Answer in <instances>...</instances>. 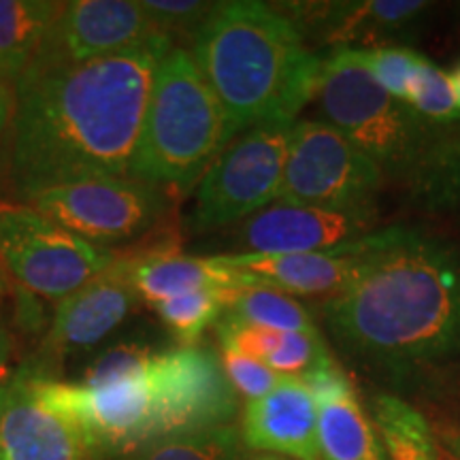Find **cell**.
I'll return each mask as SVG.
<instances>
[{
	"label": "cell",
	"instance_id": "1",
	"mask_svg": "<svg viewBox=\"0 0 460 460\" xmlns=\"http://www.w3.org/2000/svg\"><path fill=\"white\" fill-rule=\"evenodd\" d=\"M164 34L73 65L31 62L15 84L7 181L17 199L99 177H132Z\"/></svg>",
	"mask_w": 460,
	"mask_h": 460
},
{
	"label": "cell",
	"instance_id": "2",
	"mask_svg": "<svg viewBox=\"0 0 460 460\" xmlns=\"http://www.w3.org/2000/svg\"><path fill=\"white\" fill-rule=\"evenodd\" d=\"M324 314L332 335L365 358L413 365L460 354V254L407 230Z\"/></svg>",
	"mask_w": 460,
	"mask_h": 460
},
{
	"label": "cell",
	"instance_id": "3",
	"mask_svg": "<svg viewBox=\"0 0 460 460\" xmlns=\"http://www.w3.org/2000/svg\"><path fill=\"white\" fill-rule=\"evenodd\" d=\"M190 54L220 99L234 137L262 124H295L318 90L322 60L275 4L217 3Z\"/></svg>",
	"mask_w": 460,
	"mask_h": 460
},
{
	"label": "cell",
	"instance_id": "4",
	"mask_svg": "<svg viewBox=\"0 0 460 460\" xmlns=\"http://www.w3.org/2000/svg\"><path fill=\"white\" fill-rule=\"evenodd\" d=\"M233 139L220 99L192 54L175 45L154 77L132 177L183 194Z\"/></svg>",
	"mask_w": 460,
	"mask_h": 460
},
{
	"label": "cell",
	"instance_id": "5",
	"mask_svg": "<svg viewBox=\"0 0 460 460\" xmlns=\"http://www.w3.org/2000/svg\"><path fill=\"white\" fill-rule=\"evenodd\" d=\"M169 190L137 177H99L49 186L28 194L26 203L90 243L122 254H149L175 247L169 228Z\"/></svg>",
	"mask_w": 460,
	"mask_h": 460
},
{
	"label": "cell",
	"instance_id": "6",
	"mask_svg": "<svg viewBox=\"0 0 460 460\" xmlns=\"http://www.w3.org/2000/svg\"><path fill=\"white\" fill-rule=\"evenodd\" d=\"M315 96L324 122L382 171L411 175L433 141L429 124L373 79L358 49H335L322 60Z\"/></svg>",
	"mask_w": 460,
	"mask_h": 460
},
{
	"label": "cell",
	"instance_id": "7",
	"mask_svg": "<svg viewBox=\"0 0 460 460\" xmlns=\"http://www.w3.org/2000/svg\"><path fill=\"white\" fill-rule=\"evenodd\" d=\"M118 256L77 237L31 205L0 200V267L34 296L60 303Z\"/></svg>",
	"mask_w": 460,
	"mask_h": 460
},
{
	"label": "cell",
	"instance_id": "8",
	"mask_svg": "<svg viewBox=\"0 0 460 460\" xmlns=\"http://www.w3.org/2000/svg\"><path fill=\"white\" fill-rule=\"evenodd\" d=\"M292 124H262L239 132L205 171L188 228L211 233L273 205L279 197Z\"/></svg>",
	"mask_w": 460,
	"mask_h": 460
},
{
	"label": "cell",
	"instance_id": "9",
	"mask_svg": "<svg viewBox=\"0 0 460 460\" xmlns=\"http://www.w3.org/2000/svg\"><path fill=\"white\" fill-rule=\"evenodd\" d=\"M384 171L324 119L292 124L275 203L354 209L369 207Z\"/></svg>",
	"mask_w": 460,
	"mask_h": 460
},
{
	"label": "cell",
	"instance_id": "10",
	"mask_svg": "<svg viewBox=\"0 0 460 460\" xmlns=\"http://www.w3.org/2000/svg\"><path fill=\"white\" fill-rule=\"evenodd\" d=\"M51 410L77 424L94 460L124 458L152 441L154 399L149 369L99 386L62 382L20 369Z\"/></svg>",
	"mask_w": 460,
	"mask_h": 460
},
{
	"label": "cell",
	"instance_id": "11",
	"mask_svg": "<svg viewBox=\"0 0 460 460\" xmlns=\"http://www.w3.org/2000/svg\"><path fill=\"white\" fill-rule=\"evenodd\" d=\"M154 399L152 441L169 435L228 427L239 411L222 360L207 345H180L149 360Z\"/></svg>",
	"mask_w": 460,
	"mask_h": 460
},
{
	"label": "cell",
	"instance_id": "12",
	"mask_svg": "<svg viewBox=\"0 0 460 460\" xmlns=\"http://www.w3.org/2000/svg\"><path fill=\"white\" fill-rule=\"evenodd\" d=\"M135 286V256L119 254L105 271L92 278L58 303L37 354L22 369L41 377H56L68 356L88 352L122 326L139 305Z\"/></svg>",
	"mask_w": 460,
	"mask_h": 460
},
{
	"label": "cell",
	"instance_id": "13",
	"mask_svg": "<svg viewBox=\"0 0 460 460\" xmlns=\"http://www.w3.org/2000/svg\"><path fill=\"white\" fill-rule=\"evenodd\" d=\"M405 233L407 228L373 230L349 243L301 254H220L217 258L286 295H329L332 298L365 275L376 252L393 245Z\"/></svg>",
	"mask_w": 460,
	"mask_h": 460
},
{
	"label": "cell",
	"instance_id": "14",
	"mask_svg": "<svg viewBox=\"0 0 460 460\" xmlns=\"http://www.w3.org/2000/svg\"><path fill=\"white\" fill-rule=\"evenodd\" d=\"M158 34L135 0H73L65 3L32 62H88L132 49Z\"/></svg>",
	"mask_w": 460,
	"mask_h": 460
},
{
	"label": "cell",
	"instance_id": "15",
	"mask_svg": "<svg viewBox=\"0 0 460 460\" xmlns=\"http://www.w3.org/2000/svg\"><path fill=\"white\" fill-rule=\"evenodd\" d=\"M376 209H326L273 203L234 228L233 245L239 254H301L349 243L373 233Z\"/></svg>",
	"mask_w": 460,
	"mask_h": 460
},
{
	"label": "cell",
	"instance_id": "16",
	"mask_svg": "<svg viewBox=\"0 0 460 460\" xmlns=\"http://www.w3.org/2000/svg\"><path fill=\"white\" fill-rule=\"evenodd\" d=\"M0 460H94L77 424L45 405L20 371L7 382Z\"/></svg>",
	"mask_w": 460,
	"mask_h": 460
},
{
	"label": "cell",
	"instance_id": "17",
	"mask_svg": "<svg viewBox=\"0 0 460 460\" xmlns=\"http://www.w3.org/2000/svg\"><path fill=\"white\" fill-rule=\"evenodd\" d=\"M239 433L247 450L320 460L318 405L301 377L284 376L271 393L247 402Z\"/></svg>",
	"mask_w": 460,
	"mask_h": 460
},
{
	"label": "cell",
	"instance_id": "18",
	"mask_svg": "<svg viewBox=\"0 0 460 460\" xmlns=\"http://www.w3.org/2000/svg\"><path fill=\"white\" fill-rule=\"evenodd\" d=\"M318 405L320 460H388L376 422L335 360L301 376Z\"/></svg>",
	"mask_w": 460,
	"mask_h": 460
},
{
	"label": "cell",
	"instance_id": "19",
	"mask_svg": "<svg viewBox=\"0 0 460 460\" xmlns=\"http://www.w3.org/2000/svg\"><path fill=\"white\" fill-rule=\"evenodd\" d=\"M429 3L422 0H369V3H292L281 9L295 22L305 37L307 31L318 32L326 45L335 49L379 48V41L393 37L416 22Z\"/></svg>",
	"mask_w": 460,
	"mask_h": 460
},
{
	"label": "cell",
	"instance_id": "20",
	"mask_svg": "<svg viewBox=\"0 0 460 460\" xmlns=\"http://www.w3.org/2000/svg\"><path fill=\"white\" fill-rule=\"evenodd\" d=\"M135 286L141 301L154 307L197 290H245L262 284L217 256H186L180 250H169L135 256Z\"/></svg>",
	"mask_w": 460,
	"mask_h": 460
},
{
	"label": "cell",
	"instance_id": "21",
	"mask_svg": "<svg viewBox=\"0 0 460 460\" xmlns=\"http://www.w3.org/2000/svg\"><path fill=\"white\" fill-rule=\"evenodd\" d=\"M65 3L0 0V77L20 82Z\"/></svg>",
	"mask_w": 460,
	"mask_h": 460
},
{
	"label": "cell",
	"instance_id": "22",
	"mask_svg": "<svg viewBox=\"0 0 460 460\" xmlns=\"http://www.w3.org/2000/svg\"><path fill=\"white\" fill-rule=\"evenodd\" d=\"M376 427L388 460H439L430 422L399 396L376 399Z\"/></svg>",
	"mask_w": 460,
	"mask_h": 460
},
{
	"label": "cell",
	"instance_id": "23",
	"mask_svg": "<svg viewBox=\"0 0 460 460\" xmlns=\"http://www.w3.org/2000/svg\"><path fill=\"white\" fill-rule=\"evenodd\" d=\"M222 318L275 332H318L312 314L295 296L267 286L241 290Z\"/></svg>",
	"mask_w": 460,
	"mask_h": 460
},
{
	"label": "cell",
	"instance_id": "24",
	"mask_svg": "<svg viewBox=\"0 0 460 460\" xmlns=\"http://www.w3.org/2000/svg\"><path fill=\"white\" fill-rule=\"evenodd\" d=\"M413 192L430 207H450L460 200V128L447 130L429 143L411 171Z\"/></svg>",
	"mask_w": 460,
	"mask_h": 460
},
{
	"label": "cell",
	"instance_id": "25",
	"mask_svg": "<svg viewBox=\"0 0 460 460\" xmlns=\"http://www.w3.org/2000/svg\"><path fill=\"white\" fill-rule=\"evenodd\" d=\"M243 441L233 424L154 439L119 460H241Z\"/></svg>",
	"mask_w": 460,
	"mask_h": 460
},
{
	"label": "cell",
	"instance_id": "26",
	"mask_svg": "<svg viewBox=\"0 0 460 460\" xmlns=\"http://www.w3.org/2000/svg\"><path fill=\"white\" fill-rule=\"evenodd\" d=\"M241 290H197L154 305V312L180 345H199L203 332L217 324L228 303Z\"/></svg>",
	"mask_w": 460,
	"mask_h": 460
},
{
	"label": "cell",
	"instance_id": "27",
	"mask_svg": "<svg viewBox=\"0 0 460 460\" xmlns=\"http://www.w3.org/2000/svg\"><path fill=\"white\" fill-rule=\"evenodd\" d=\"M407 107L427 124L458 122L460 111L454 101L450 75L433 65L429 58H422L410 84Z\"/></svg>",
	"mask_w": 460,
	"mask_h": 460
},
{
	"label": "cell",
	"instance_id": "28",
	"mask_svg": "<svg viewBox=\"0 0 460 460\" xmlns=\"http://www.w3.org/2000/svg\"><path fill=\"white\" fill-rule=\"evenodd\" d=\"M362 62L369 68L373 79L388 92L393 99L407 105L413 73L424 56L399 45H379L371 49H358Z\"/></svg>",
	"mask_w": 460,
	"mask_h": 460
},
{
	"label": "cell",
	"instance_id": "29",
	"mask_svg": "<svg viewBox=\"0 0 460 460\" xmlns=\"http://www.w3.org/2000/svg\"><path fill=\"white\" fill-rule=\"evenodd\" d=\"M143 9L160 34L177 39L190 37L194 41L200 28L216 9L217 3H200V0H141Z\"/></svg>",
	"mask_w": 460,
	"mask_h": 460
},
{
	"label": "cell",
	"instance_id": "30",
	"mask_svg": "<svg viewBox=\"0 0 460 460\" xmlns=\"http://www.w3.org/2000/svg\"><path fill=\"white\" fill-rule=\"evenodd\" d=\"M154 352L141 341H119L96 356L84 371L79 384L84 386H99L105 382H115L132 376H141L149 369V360Z\"/></svg>",
	"mask_w": 460,
	"mask_h": 460
},
{
	"label": "cell",
	"instance_id": "31",
	"mask_svg": "<svg viewBox=\"0 0 460 460\" xmlns=\"http://www.w3.org/2000/svg\"><path fill=\"white\" fill-rule=\"evenodd\" d=\"M331 360L332 356L322 341L320 332H284L278 352L267 360V367L281 376L301 377Z\"/></svg>",
	"mask_w": 460,
	"mask_h": 460
},
{
	"label": "cell",
	"instance_id": "32",
	"mask_svg": "<svg viewBox=\"0 0 460 460\" xmlns=\"http://www.w3.org/2000/svg\"><path fill=\"white\" fill-rule=\"evenodd\" d=\"M220 360L234 393L245 396L247 402L269 394L284 379L281 373L273 371L264 362L239 352H230V349H222Z\"/></svg>",
	"mask_w": 460,
	"mask_h": 460
},
{
	"label": "cell",
	"instance_id": "33",
	"mask_svg": "<svg viewBox=\"0 0 460 460\" xmlns=\"http://www.w3.org/2000/svg\"><path fill=\"white\" fill-rule=\"evenodd\" d=\"M433 439L439 460H460V429L450 420H435L430 422Z\"/></svg>",
	"mask_w": 460,
	"mask_h": 460
},
{
	"label": "cell",
	"instance_id": "34",
	"mask_svg": "<svg viewBox=\"0 0 460 460\" xmlns=\"http://www.w3.org/2000/svg\"><path fill=\"white\" fill-rule=\"evenodd\" d=\"M15 111V88L7 79L0 77V146L9 139L11 122Z\"/></svg>",
	"mask_w": 460,
	"mask_h": 460
},
{
	"label": "cell",
	"instance_id": "35",
	"mask_svg": "<svg viewBox=\"0 0 460 460\" xmlns=\"http://www.w3.org/2000/svg\"><path fill=\"white\" fill-rule=\"evenodd\" d=\"M15 348L17 341L13 337V329H11V322L0 309V379H4V373H7L11 360H13Z\"/></svg>",
	"mask_w": 460,
	"mask_h": 460
},
{
	"label": "cell",
	"instance_id": "36",
	"mask_svg": "<svg viewBox=\"0 0 460 460\" xmlns=\"http://www.w3.org/2000/svg\"><path fill=\"white\" fill-rule=\"evenodd\" d=\"M450 84L454 92V101H456V107L460 111V65L454 68V73H450Z\"/></svg>",
	"mask_w": 460,
	"mask_h": 460
},
{
	"label": "cell",
	"instance_id": "37",
	"mask_svg": "<svg viewBox=\"0 0 460 460\" xmlns=\"http://www.w3.org/2000/svg\"><path fill=\"white\" fill-rule=\"evenodd\" d=\"M241 460H288L281 456H275V454H243Z\"/></svg>",
	"mask_w": 460,
	"mask_h": 460
},
{
	"label": "cell",
	"instance_id": "38",
	"mask_svg": "<svg viewBox=\"0 0 460 460\" xmlns=\"http://www.w3.org/2000/svg\"><path fill=\"white\" fill-rule=\"evenodd\" d=\"M7 382L9 379H0V420H3V407H4V396H7Z\"/></svg>",
	"mask_w": 460,
	"mask_h": 460
},
{
	"label": "cell",
	"instance_id": "39",
	"mask_svg": "<svg viewBox=\"0 0 460 460\" xmlns=\"http://www.w3.org/2000/svg\"><path fill=\"white\" fill-rule=\"evenodd\" d=\"M9 288V281H7V273L3 271V267H0V298L4 296V292H7Z\"/></svg>",
	"mask_w": 460,
	"mask_h": 460
}]
</instances>
